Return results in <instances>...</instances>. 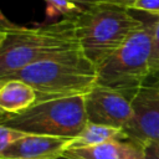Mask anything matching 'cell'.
I'll use <instances>...</instances> for the list:
<instances>
[{
    "instance_id": "6da1fadb",
    "label": "cell",
    "mask_w": 159,
    "mask_h": 159,
    "mask_svg": "<svg viewBox=\"0 0 159 159\" xmlns=\"http://www.w3.org/2000/svg\"><path fill=\"white\" fill-rule=\"evenodd\" d=\"M0 19V81L35 62L81 50L76 16L40 26L16 25L2 12Z\"/></svg>"
},
{
    "instance_id": "7a4b0ae2",
    "label": "cell",
    "mask_w": 159,
    "mask_h": 159,
    "mask_svg": "<svg viewBox=\"0 0 159 159\" xmlns=\"http://www.w3.org/2000/svg\"><path fill=\"white\" fill-rule=\"evenodd\" d=\"M11 78L30 84L37 94V102H42L86 96L97 83V67L78 50L29 65L5 80Z\"/></svg>"
},
{
    "instance_id": "3957f363",
    "label": "cell",
    "mask_w": 159,
    "mask_h": 159,
    "mask_svg": "<svg viewBox=\"0 0 159 159\" xmlns=\"http://www.w3.org/2000/svg\"><path fill=\"white\" fill-rule=\"evenodd\" d=\"M145 24L129 9L96 4L76 16V32L84 56L99 67Z\"/></svg>"
},
{
    "instance_id": "277c9868",
    "label": "cell",
    "mask_w": 159,
    "mask_h": 159,
    "mask_svg": "<svg viewBox=\"0 0 159 159\" xmlns=\"http://www.w3.org/2000/svg\"><path fill=\"white\" fill-rule=\"evenodd\" d=\"M152 47L153 22H147L117 52L97 67L96 84L118 91L132 101L149 80Z\"/></svg>"
},
{
    "instance_id": "5b68a950",
    "label": "cell",
    "mask_w": 159,
    "mask_h": 159,
    "mask_svg": "<svg viewBox=\"0 0 159 159\" xmlns=\"http://www.w3.org/2000/svg\"><path fill=\"white\" fill-rule=\"evenodd\" d=\"M84 96L36 102L19 114H1L2 125L27 134L75 138L87 125Z\"/></svg>"
},
{
    "instance_id": "8992f818",
    "label": "cell",
    "mask_w": 159,
    "mask_h": 159,
    "mask_svg": "<svg viewBox=\"0 0 159 159\" xmlns=\"http://www.w3.org/2000/svg\"><path fill=\"white\" fill-rule=\"evenodd\" d=\"M88 123L124 129L133 118L130 99L112 88L94 84L84 96Z\"/></svg>"
},
{
    "instance_id": "52a82bcc",
    "label": "cell",
    "mask_w": 159,
    "mask_h": 159,
    "mask_svg": "<svg viewBox=\"0 0 159 159\" xmlns=\"http://www.w3.org/2000/svg\"><path fill=\"white\" fill-rule=\"evenodd\" d=\"M130 102L133 118L123 129L127 137L144 145L159 144V81H148Z\"/></svg>"
},
{
    "instance_id": "ba28073f",
    "label": "cell",
    "mask_w": 159,
    "mask_h": 159,
    "mask_svg": "<svg viewBox=\"0 0 159 159\" xmlns=\"http://www.w3.org/2000/svg\"><path fill=\"white\" fill-rule=\"evenodd\" d=\"M70 138L27 134L0 152V159H58L66 152Z\"/></svg>"
},
{
    "instance_id": "9c48e42d",
    "label": "cell",
    "mask_w": 159,
    "mask_h": 159,
    "mask_svg": "<svg viewBox=\"0 0 159 159\" xmlns=\"http://www.w3.org/2000/svg\"><path fill=\"white\" fill-rule=\"evenodd\" d=\"M68 159H145L144 144L125 137L88 147L67 149L63 155Z\"/></svg>"
},
{
    "instance_id": "30bf717a",
    "label": "cell",
    "mask_w": 159,
    "mask_h": 159,
    "mask_svg": "<svg viewBox=\"0 0 159 159\" xmlns=\"http://www.w3.org/2000/svg\"><path fill=\"white\" fill-rule=\"evenodd\" d=\"M37 102L35 89L21 80L0 81L1 114H19Z\"/></svg>"
},
{
    "instance_id": "8fae6325",
    "label": "cell",
    "mask_w": 159,
    "mask_h": 159,
    "mask_svg": "<svg viewBox=\"0 0 159 159\" xmlns=\"http://www.w3.org/2000/svg\"><path fill=\"white\" fill-rule=\"evenodd\" d=\"M125 137H127V134L124 133L123 129L94 124V123H87V125L82 129V132L77 137H75L70 140L67 149L94 147V145L109 142L112 139L125 138Z\"/></svg>"
},
{
    "instance_id": "7c38bea8",
    "label": "cell",
    "mask_w": 159,
    "mask_h": 159,
    "mask_svg": "<svg viewBox=\"0 0 159 159\" xmlns=\"http://www.w3.org/2000/svg\"><path fill=\"white\" fill-rule=\"evenodd\" d=\"M46 2V16L55 17H72L81 14L84 9L72 0H45Z\"/></svg>"
},
{
    "instance_id": "4fadbf2b",
    "label": "cell",
    "mask_w": 159,
    "mask_h": 159,
    "mask_svg": "<svg viewBox=\"0 0 159 159\" xmlns=\"http://www.w3.org/2000/svg\"><path fill=\"white\" fill-rule=\"evenodd\" d=\"M148 81H159V17L153 21V47L150 58V76Z\"/></svg>"
},
{
    "instance_id": "5bb4252c",
    "label": "cell",
    "mask_w": 159,
    "mask_h": 159,
    "mask_svg": "<svg viewBox=\"0 0 159 159\" xmlns=\"http://www.w3.org/2000/svg\"><path fill=\"white\" fill-rule=\"evenodd\" d=\"M26 135L27 133L0 124V152H4L5 149H7L9 147H11L12 144H15L17 140H20Z\"/></svg>"
},
{
    "instance_id": "9a60e30c",
    "label": "cell",
    "mask_w": 159,
    "mask_h": 159,
    "mask_svg": "<svg viewBox=\"0 0 159 159\" xmlns=\"http://www.w3.org/2000/svg\"><path fill=\"white\" fill-rule=\"evenodd\" d=\"M132 10L147 12L159 17V0H137L133 4Z\"/></svg>"
},
{
    "instance_id": "2e32d148",
    "label": "cell",
    "mask_w": 159,
    "mask_h": 159,
    "mask_svg": "<svg viewBox=\"0 0 159 159\" xmlns=\"http://www.w3.org/2000/svg\"><path fill=\"white\" fill-rule=\"evenodd\" d=\"M135 1L137 0H96L97 4L119 6V7H124V9H129V10H132V6Z\"/></svg>"
},
{
    "instance_id": "e0dca14e",
    "label": "cell",
    "mask_w": 159,
    "mask_h": 159,
    "mask_svg": "<svg viewBox=\"0 0 159 159\" xmlns=\"http://www.w3.org/2000/svg\"><path fill=\"white\" fill-rule=\"evenodd\" d=\"M145 159H159V144L158 143H148L144 145Z\"/></svg>"
},
{
    "instance_id": "ac0fdd59",
    "label": "cell",
    "mask_w": 159,
    "mask_h": 159,
    "mask_svg": "<svg viewBox=\"0 0 159 159\" xmlns=\"http://www.w3.org/2000/svg\"><path fill=\"white\" fill-rule=\"evenodd\" d=\"M73 2H76L77 5H80V6H82L83 9H87V7H89V6H92V5H96L97 2H96V0H72Z\"/></svg>"
},
{
    "instance_id": "d6986e66",
    "label": "cell",
    "mask_w": 159,
    "mask_h": 159,
    "mask_svg": "<svg viewBox=\"0 0 159 159\" xmlns=\"http://www.w3.org/2000/svg\"><path fill=\"white\" fill-rule=\"evenodd\" d=\"M58 159H68V158H65V157H61V158H58Z\"/></svg>"
}]
</instances>
